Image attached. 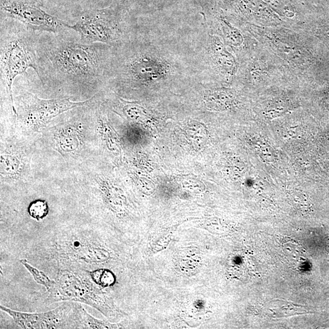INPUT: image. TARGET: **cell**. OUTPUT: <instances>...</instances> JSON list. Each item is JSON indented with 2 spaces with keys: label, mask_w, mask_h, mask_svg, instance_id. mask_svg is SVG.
Instances as JSON below:
<instances>
[{
  "label": "cell",
  "mask_w": 329,
  "mask_h": 329,
  "mask_svg": "<svg viewBox=\"0 0 329 329\" xmlns=\"http://www.w3.org/2000/svg\"><path fill=\"white\" fill-rule=\"evenodd\" d=\"M211 49L213 59L221 71L233 75L237 70V62L232 55L227 51L224 44L217 36L211 38Z\"/></svg>",
  "instance_id": "10"
},
{
  "label": "cell",
  "mask_w": 329,
  "mask_h": 329,
  "mask_svg": "<svg viewBox=\"0 0 329 329\" xmlns=\"http://www.w3.org/2000/svg\"><path fill=\"white\" fill-rule=\"evenodd\" d=\"M74 304H64L45 313H28L11 310L4 306L0 308L11 316L17 325L25 329L70 328Z\"/></svg>",
  "instance_id": "8"
},
{
  "label": "cell",
  "mask_w": 329,
  "mask_h": 329,
  "mask_svg": "<svg viewBox=\"0 0 329 329\" xmlns=\"http://www.w3.org/2000/svg\"><path fill=\"white\" fill-rule=\"evenodd\" d=\"M50 297L54 301L82 303L97 309L105 316L113 313L111 303L91 281L76 273L62 272Z\"/></svg>",
  "instance_id": "4"
},
{
  "label": "cell",
  "mask_w": 329,
  "mask_h": 329,
  "mask_svg": "<svg viewBox=\"0 0 329 329\" xmlns=\"http://www.w3.org/2000/svg\"><path fill=\"white\" fill-rule=\"evenodd\" d=\"M27 212L34 219L41 220L46 217L49 213V205L44 200H35L29 204Z\"/></svg>",
  "instance_id": "16"
},
{
  "label": "cell",
  "mask_w": 329,
  "mask_h": 329,
  "mask_svg": "<svg viewBox=\"0 0 329 329\" xmlns=\"http://www.w3.org/2000/svg\"><path fill=\"white\" fill-rule=\"evenodd\" d=\"M124 61L119 77L132 84H148L164 79L170 71L167 63L149 55H133Z\"/></svg>",
  "instance_id": "7"
},
{
  "label": "cell",
  "mask_w": 329,
  "mask_h": 329,
  "mask_svg": "<svg viewBox=\"0 0 329 329\" xmlns=\"http://www.w3.org/2000/svg\"><path fill=\"white\" fill-rule=\"evenodd\" d=\"M1 17L21 23L37 32L57 33L66 23L43 10L37 0H0Z\"/></svg>",
  "instance_id": "5"
},
{
  "label": "cell",
  "mask_w": 329,
  "mask_h": 329,
  "mask_svg": "<svg viewBox=\"0 0 329 329\" xmlns=\"http://www.w3.org/2000/svg\"><path fill=\"white\" fill-rule=\"evenodd\" d=\"M0 31L1 84L6 91L12 114L17 117L12 87L15 79L26 74L30 68L38 75L36 45L39 32L14 20L3 17H1Z\"/></svg>",
  "instance_id": "2"
},
{
  "label": "cell",
  "mask_w": 329,
  "mask_h": 329,
  "mask_svg": "<svg viewBox=\"0 0 329 329\" xmlns=\"http://www.w3.org/2000/svg\"><path fill=\"white\" fill-rule=\"evenodd\" d=\"M67 24L57 33H39L37 76L43 84L51 83L69 89H95L110 70L107 45L83 42Z\"/></svg>",
  "instance_id": "1"
},
{
  "label": "cell",
  "mask_w": 329,
  "mask_h": 329,
  "mask_svg": "<svg viewBox=\"0 0 329 329\" xmlns=\"http://www.w3.org/2000/svg\"><path fill=\"white\" fill-rule=\"evenodd\" d=\"M88 273L95 284L100 287L102 288L110 287L115 282V276L109 270L101 269Z\"/></svg>",
  "instance_id": "14"
},
{
  "label": "cell",
  "mask_w": 329,
  "mask_h": 329,
  "mask_svg": "<svg viewBox=\"0 0 329 329\" xmlns=\"http://www.w3.org/2000/svg\"><path fill=\"white\" fill-rule=\"evenodd\" d=\"M94 97L82 102H73L70 99L43 100L27 92L21 98L22 117L26 124L38 127L67 110L89 104Z\"/></svg>",
  "instance_id": "6"
},
{
  "label": "cell",
  "mask_w": 329,
  "mask_h": 329,
  "mask_svg": "<svg viewBox=\"0 0 329 329\" xmlns=\"http://www.w3.org/2000/svg\"><path fill=\"white\" fill-rule=\"evenodd\" d=\"M20 262L29 271L32 278H33L34 280L38 284L44 286L50 293H51L54 290L55 287H56V282L50 279L44 272L37 270L33 266L30 265L26 260H20Z\"/></svg>",
  "instance_id": "13"
},
{
  "label": "cell",
  "mask_w": 329,
  "mask_h": 329,
  "mask_svg": "<svg viewBox=\"0 0 329 329\" xmlns=\"http://www.w3.org/2000/svg\"><path fill=\"white\" fill-rule=\"evenodd\" d=\"M222 24L223 34L228 44L234 47H240L243 44V39L240 31L223 20Z\"/></svg>",
  "instance_id": "15"
},
{
  "label": "cell",
  "mask_w": 329,
  "mask_h": 329,
  "mask_svg": "<svg viewBox=\"0 0 329 329\" xmlns=\"http://www.w3.org/2000/svg\"><path fill=\"white\" fill-rule=\"evenodd\" d=\"M72 328L76 329H116L119 326L111 325L93 317L81 305L74 304L71 318Z\"/></svg>",
  "instance_id": "11"
},
{
  "label": "cell",
  "mask_w": 329,
  "mask_h": 329,
  "mask_svg": "<svg viewBox=\"0 0 329 329\" xmlns=\"http://www.w3.org/2000/svg\"><path fill=\"white\" fill-rule=\"evenodd\" d=\"M67 26L87 44L114 45L119 44L124 36L121 19L111 6L87 10L74 25L67 24Z\"/></svg>",
  "instance_id": "3"
},
{
  "label": "cell",
  "mask_w": 329,
  "mask_h": 329,
  "mask_svg": "<svg viewBox=\"0 0 329 329\" xmlns=\"http://www.w3.org/2000/svg\"><path fill=\"white\" fill-rule=\"evenodd\" d=\"M258 31V34L267 39L269 44L273 46V49L282 55V57L294 64L303 65V49L295 42L276 32L264 30H263V32Z\"/></svg>",
  "instance_id": "9"
},
{
  "label": "cell",
  "mask_w": 329,
  "mask_h": 329,
  "mask_svg": "<svg viewBox=\"0 0 329 329\" xmlns=\"http://www.w3.org/2000/svg\"><path fill=\"white\" fill-rule=\"evenodd\" d=\"M74 126H69L60 133V147L65 152H72L78 148L80 145V136Z\"/></svg>",
  "instance_id": "12"
}]
</instances>
